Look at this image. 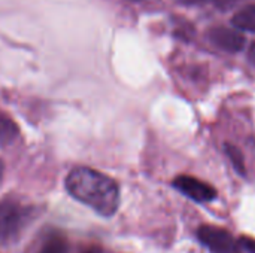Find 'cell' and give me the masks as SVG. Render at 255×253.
I'll use <instances>...</instances> for the list:
<instances>
[{
    "instance_id": "obj_6",
    "label": "cell",
    "mask_w": 255,
    "mask_h": 253,
    "mask_svg": "<svg viewBox=\"0 0 255 253\" xmlns=\"http://www.w3.org/2000/svg\"><path fill=\"white\" fill-rule=\"evenodd\" d=\"M19 137V128L12 118L0 113V148H6L15 143Z\"/></svg>"
},
{
    "instance_id": "obj_7",
    "label": "cell",
    "mask_w": 255,
    "mask_h": 253,
    "mask_svg": "<svg viewBox=\"0 0 255 253\" xmlns=\"http://www.w3.org/2000/svg\"><path fill=\"white\" fill-rule=\"evenodd\" d=\"M233 25L239 30L255 31V4L247 6L233 16Z\"/></svg>"
},
{
    "instance_id": "obj_3",
    "label": "cell",
    "mask_w": 255,
    "mask_h": 253,
    "mask_svg": "<svg viewBox=\"0 0 255 253\" xmlns=\"http://www.w3.org/2000/svg\"><path fill=\"white\" fill-rule=\"evenodd\" d=\"M197 237L211 253H239L241 251L232 234L218 227L205 225L197 231Z\"/></svg>"
},
{
    "instance_id": "obj_1",
    "label": "cell",
    "mask_w": 255,
    "mask_h": 253,
    "mask_svg": "<svg viewBox=\"0 0 255 253\" xmlns=\"http://www.w3.org/2000/svg\"><path fill=\"white\" fill-rule=\"evenodd\" d=\"M67 192L100 216L111 218L120 207V188L114 179L88 167H78L66 177Z\"/></svg>"
},
{
    "instance_id": "obj_12",
    "label": "cell",
    "mask_w": 255,
    "mask_h": 253,
    "mask_svg": "<svg viewBox=\"0 0 255 253\" xmlns=\"http://www.w3.org/2000/svg\"><path fill=\"white\" fill-rule=\"evenodd\" d=\"M248 57H250V61H251V63L255 66V42L251 45V48H250V54H248Z\"/></svg>"
},
{
    "instance_id": "obj_11",
    "label": "cell",
    "mask_w": 255,
    "mask_h": 253,
    "mask_svg": "<svg viewBox=\"0 0 255 253\" xmlns=\"http://www.w3.org/2000/svg\"><path fill=\"white\" fill-rule=\"evenodd\" d=\"M241 0H214V3L220 7V9H230L233 6H236Z\"/></svg>"
},
{
    "instance_id": "obj_8",
    "label": "cell",
    "mask_w": 255,
    "mask_h": 253,
    "mask_svg": "<svg viewBox=\"0 0 255 253\" xmlns=\"http://www.w3.org/2000/svg\"><path fill=\"white\" fill-rule=\"evenodd\" d=\"M69 252V242L66 240V237H63L61 234H52L49 236L39 253H67Z\"/></svg>"
},
{
    "instance_id": "obj_5",
    "label": "cell",
    "mask_w": 255,
    "mask_h": 253,
    "mask_svg": "<svg viewBox=\"0 0 255 253\" xmlns=\"http://www.w3.org/2000/svg\"><path fill=\"white\" fill-rule=\"evenodd\" d=\"M209 39L218 48L229 52H238L245 45V37L239 31L227 27H214L209 31Z\"/></svg>"
},
{
    "instance_id": "obj_10",
    "label": "cell",
    "mask_w": 255,
    "mask_h": 253,
    "mask_svg": "<svg viewBox=\"0 0 255 253\" xmlns=\"http://www.w3.org/2000/svg\"><path fill=\"white\" fill-rule=\"evenodd\" d=\"M238 246H239V249H244L245 252L255 253L254 239H250V237H241V239H239V242H238Z\"/></svg>"
},
{
    "instance_id": "obj_4",
    "label": "cell",
    "mask_w": 255,
    "mask_h": 253,
    "mask_svg": "<svg viewBox=\"0 0 255 253\" xmlns=\"http://www.w3.org/2000/svg\"><path fill=\"white\" fill-rule=\"evenodd\" d=\"M173 186L196 203H209L217 198V191L214 186L191 176H178L173 180Z\"/></svg>"
},
{
    "instance_id": "obj_16",
    "label": "cell",
    "mask_w": 255,
    "mask_h": 253,
    "mask_svg": "<svg viewBox=\"0 0 255 253\" xmlns=\"http://www.w3.org/2000/svg\"><path fill=\"white\" fill-rule=\"evenodd\" d=\"M131 1H139V0H131Z\"/></svg>"
},
{
    "instance_id": "obj_15",
    "label": "cell",
    "mask_w": 255,
    "mask_h": 253,
    "mask_svg": "<svg viewBox=\"0 0 255 253\" xmlns=\"http://www.w3.org/2000/svg\"><path fill=\"white\" fill-rule=\"evenodd\" d=\"M3 171H4V166H3V163L0 161V182H1V177H3Z\"/></svg>"
},
{
    "instance_id": "obj_2",
    "label": "cell",
    "mask_w": 255,
    "mask_h": 253,
    "mask_svg": "<svg viewBox=\"0 0 255 253\" xmlns=\"http://www.w3.org/2000/svg\"><path fill=\"white\" fill-rule=\"evenodd\" d=\"M30 218L31 209L16 200L6 198L0 201V242L16 237Z\"/></svg>"
},
{
    "instance_id": "obj_13",
    "label": "cell",
    "mask_w": 255,
    "mask_h": 253,
    "mask_svg": "<svg viewBox=\"0 0 255 253\" xmlns=\"http://www.w3.org/2000/svg\"><path fill=\"white\" fill-rule=\"evenodd\" d=\"M82 253H103V251H102L99 246H91V248L85 249Z\"/></svg>"
},
{
    "instance_id": "obj_14",
    "label": "cell",
    "mask_w": 255,
    "mask_h": 253,
    "mask_svg": "<svg viewBox=\"0 0 255 253\" xmlns=\"http://www.w3.org/2000/svg\"><path fill=\"white\" fill-rule=\"evenodd\" d=\"M181 1L185 3V4H197V3H202L205 0H181Z\"/></svg>"
},
{
    "instance_id": "obj_9",
    "label": "cell",
    "mask_w": 255,
    "mask_h": 253,
    "mask_svg": "<svg viewBox=\"0 0 255 253\" xmlns=\"http://www.w3.org/2000/svg\"><path fill=\"white\" fill-rule=\"evenodd\" d=\"M226 152L230 158V161L233 163V167L241 173V174H245V163H244V157H242V152L233 146V145H226Z\"/></svg>"
}]
</instances>
